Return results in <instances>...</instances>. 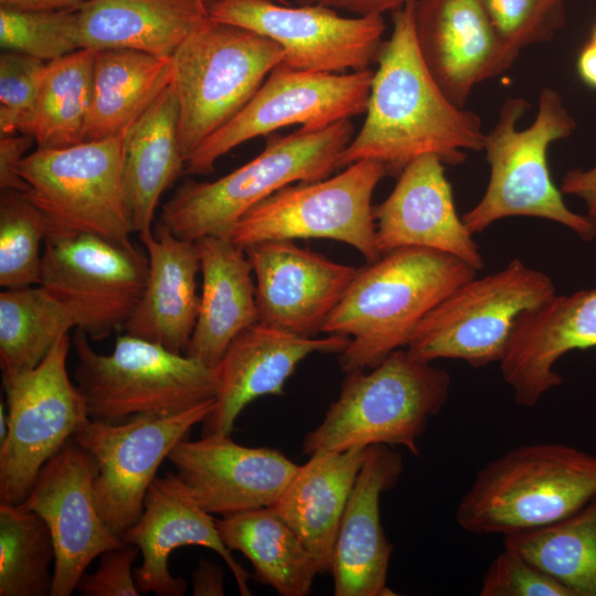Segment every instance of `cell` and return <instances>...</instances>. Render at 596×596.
<instances>
[{"instance_id":"obj_28","label":"cell","mask_w":596,"mask_h":596,"mask_svg":"<svg viewBox=\"0 0 596 596\" xmlns=\"http://www.w3.org/2000/svg\"><path fill=\"white\" fill-rule=\"evenodd\" d=\"M365 449L311 454L305 465L298 466L273 505L300 538L319 574L331 571L340 523Z\"/></svg>"},{"instance_id":"obj_10","label":"cell","mask_w":596,"mask_h":596,"mask_svg":"<svg viewBox=\"0 0 596 596\" xmlns=\"http://www.w3.org/2000/svg\"><path fill=\"white\" fill-rule=\"evenodd\" d=\"M554 294L547 274L513 258L457 287L419 322L405 349L425 362L455 359L476 369L500 362L518 317Z\"/></svg>"},{"instance_id":"obj_29","label":"cell","mask_w":596,"mask_h":596,"mask_svg":"<svg viewBox=\"0 0 596 596\" xmlns=\"http://www.w3.org/2000/svg\"><path fill=\"white\" fill-rule=\"evenodd\" d=\"M209 19L201 0H87L78 8L79 49L172 57Z\"/></svg>"},{"instance_id":"obj_30","label":"cell","mask_w":596,"mask_h":596,"mask_svg":"<svg viewBox=\"0 0 596 596\" xmlns=\"http://www.w3.org/2000/svg\"><path fill=\"white\" fill-rule=\"evenodd\" d=\"M178 119V99L171 79L126 134L124 183L138 234L152 230L162 193L185 170Z\"/></svg>"},{"instance_id":"obj_36","label":"cell","mask_w":596,"mask_h":596,"mask_svg":"<svg viewBox=\"0 0 596 596\" xmlns=\"http://www.w3.org/2000/svg\"><path fill=\"white\" fill-rule=\"evenodd\" d=\"M54 560L44 520L22 502H0V596L50 595Z\"/></svg>"},{"instance_id":"obj_40","label":"cell","mask_w":596,"mask_h":596,"mask_svg":"<svg viewBox=\"0 0 596 596\" xmlns=\"http://www.w3.org/2000/svg\"><path fill=\"white\" fill-rule=\"evenodd\" d=\"M47 62L4 51L0 55V136L19 132L30 115Z\"/></svg>"},{"instance_id":"obj_35","label":"cell","mask_w":596,"mask_h":596,"mask_svg":"<svg viewBox=\"0 0 596 596\" xmlns=\"http://www.w3.org/2000/svg\"><path fill=\"white\" fill-rule=\"evenodd\" d=\"M71 312L36 285L0 292V365L2 373L35 368L71 328Z\"/></svg>"},{"instance_id":"obj_7","label":"cell","mask_w":596,"mask_h":596,"mask_svg":"<svg viewBox=\"0 0 596 596\" xmlns=\"http://www.w3.org/2000/svg\"><path fill=\"white\" fill-rule=\"evenodd\" d=\"M284 55L272 39L211 19L181 44L171 60L185 161L251 100Z\"/></svg>"},{"instance_id":"obj_33","label":"cell","mask_w":596,"mask_h":596,"mask_svg":"<svg viewBox=\"0 0 596 596\" xmlns=\"http://www.w3.org/2000/svg\"><path fill=\"white\" fill-rule=\"evenodd\" d=\"M95 51L78 49L43 71L34 106L19 128L42 149H57L84 142Z\"/></svg>"},{"instance_id":"obj_32","label":"cell","mask_w":596,"mask_h":596,"mask_svg":"<svg viewBox=\"0 0 596 596\" xmlns=\"http://www.w3.org/2000/svg\"><path fill=\"white\" fill-rule=\"evenodd\" d=\"M224 544L253 564L255 578L281 596H305L319 574L311 554L273 507L249 509L216 520Z\"/></svg>"},{"instance_id":"obj_16","label":"cell","mask_w":596,"mask_h":596,"mask_svg":"<svg viewBox=\"0 0 596 596\" xmlns=\"http://www.w3.org/2000/svg\"><path fill=\"white\" fill-rule=\"evenodd\" d=\"M209 18L248 29L284 50L281 64L299 71L344 73L376 62L386 29L383 15L341 17L320 4L292 7L275 0H213Z\"/></svg>"},{"instance_id":"obj_11","label":"cell","mask_w":596,"mask_h":596,"mask_svg":"<svg viewBox=\"0 0 596 596\" xmlns=\"http://www.w3.org/2000/svg\"><path fill=\"white\" fill-rule=\"evenodd\" d=\"M385 175L382 163L361 160L334 177L284 187L243 214L230 238L242 248L265 241L328 238L354 247L366 262L376 260L381 254L371 202Z\"/></svg>"},{"instance_id":"obj_50","label":"cell","mask_w":596,"mask_h":596,"mask_svg":"<svg viewBox=\"0 0 596 596\" xmlns=\"http://www.w3.org/2000/svg\"><path fill=\"white\" fill-rule=\"evenodd\" d=\"M592 42H594L596 44V25L593 30V34H592V39H590Z\"/></svg>"},{"instance_id":"obj_24","label":"cell","mask_w":596,"mask_h":596,"mask_svg":"<svg viewBox=\"0 0 596 596\" xmlns=\"http://www.w3.org/2000/svg\"><path fill=\"white\" fill-rule=\"evenodd\" d=\"M350 338L337 334L301 338L255 323L230 343L214 368V407L202 423V436L230 435L236 418L252 401L283 395L286 380L308 355L338 353Z\"/></svg>"},{"instance_id":"obj_20","label":"cell","mask_w":596,"mask_h":596,"mask_svg":"<svg viewBox=\"0 0 596 596\" xmlns=\"http://www.w3.org/2000/svg\"><path fill=\"white\" fill-rule=\"evenodd\" d=\"M167 459L199 504L221 517L273 507L298 468L279 450L242 446L222 434L182 439Z\"/></svg>"},{"instance_id":"obj_21","label":"cell","mask_w":596,"mask_h":596,"mask_svg":"<svg viewBox=\"0 0 596 596\" xmlns=\"http://www.w3.org/2000/svg\"><path fill=\"white\" fill-rule=\"evenodd\" d=\"M415 33L429 73L462 108L476 85L504 73L519 55L500 40L481 0H416Z\"/></svg>"},{"instance_id":"obj_18","label":"cell","mask_w":596,"mask_h":596,"mask_svg":"<svg viewBox=\"0 0 596 596\" xmlns=\"http://www.w3.org/2000/svg\"><path fill=\"white\" fill-rule=\"evenodd\" d=\"M244 251L256 279L257 322L301 338L322 333L359 270L289 240Z\"/></svg>"},{"instance_id":"obj_52","label":"cell","mask_w":596,"mask_h":596,"mask_svg":"<svg viewBox=\"0 0 596 596\" xmlns=\"http://www.w3.org/2000/svg\"><path fill=\"white\" fill-rule=\"evenodd\" d=\"M202 2H204L205 4L210 3L211 1L213 0H201Z\"/></svg>"},{"instance_id":"obj_19","label":"cell","mask_w":596,"mask_h":596,"mask_svg":"<svg viewBox=\"0 0 596 596\" xmlns=\"http://www.w3.org/2000/svg\"><path fill=\"white\" fill-rule=\"evenodd\" d=\"M121 539L136 545L142 554L141 565L134 570L140 594L184 595L187 582L171 574L168 558L178 547L198 545L217 553L231 570L241 594L252 595L247 583L249 574L222 541L216 520L199 504L177 473L155 478L146 493L140 518Z\"/></svg>"},{"instance_id":"obj_22","label":"cell","mask_w":596,"mask_h":596,"mask_svg":"<svg viewBox=\"0 0 596 596\" xmlns=\"http://www.w3.org/2000/svg\"><path fill=\"white\" fill-rule=\"evenodd\" d=\"M445 163L434 155L413 160L389 196L373 206L381 255L400 247H425L453 255L477 270L485 260L472 233L458 216Z\"/></svg>"},{"instance_id":"obj_34","label":"cell","mask_w":596,"mask_h":596,"mask_svg":"<svg viewBox=\"0 0 596 596\" xmlns=\"http://www.w3.org/2000/svg\"><path fill=\"white\" fill-rule=\"evenodd\" d=\"M503 546L551 575L573 596H596V496L552 524L504 535Z\"/></svg>"},{"instance_id":"obj_9","label":"cell","mask_w":596,"mask_h":596,"mask_svg":"<svg viewBox=\"0 0 596 596\" xmlns=\"http://www.w3.org/2000/svg\"><path fill=\"white\" fill-rule=\"evenodd\" d=\"M126 134L57 149L36 148L21 163L28 195L43 212L46 238L92 234L134 246L124 183Z\"/></svg>"},{"instance_id":"obj_43","label":"cell","mask_w":596,"mask_h":596,"mask_svg":"<svg viewBox=\"0 0 596 596\" xmlns=\"http://www.w3.org/2000/svg\"><path fill=\"white\" fill-rule=\"evenodd\" d=\"M33 139L24 134L20 136L2 135L0 137V189L28 192V184L21 175V163L24 153Z\"/></svg>"},{"instance_id":"obj_1","label":"cell","mask_w":596,"mask_h":596,"mask_svg":"<svg viewBox=\"0 0 596 596\" xmlns=\"http://www.w3.org/2000/svg\"><path fill=\"white\" fill-rule=\"evenodd\" d=\"M392 22L376 58L365 119L341 155L339 168L374 160L397 178L424 155L461 164L467 151L482 150L480 117L455 105L429 73L417 45L415 1L393 11Z\"/></svg>"},{"instance_id":"obj_13","label":"cell","mask_w":596,"mask_h":596,"mask_svg":"<svg viewBox=\"0 0 596 596\" xmlns=\"http://www.w3.org/2000/svg\"><path fill=\"white\" fill-rule=\"evenodd\" d=\"M373 73H317L277 65L251 100L188 157L185 172L209 174L241 143L287 126L318 131L364 114Z\"/></svg>"},{"instance_id":"obj_31","label":"cell","mask_w":596,"mask_h":596,"mask_svg":"<svg viewBox=\"0 0 596 596\" xmlns=\"http://www.w3.org/2000/svg\"><path fill=\"white\" fill-rule=\"evenodd\" d=\"M171 79V57L128 49L95 51L84 141L127 134Z\"/></svg>"},{"instance_id":"obj_38","label":"cell","mask_w":596,"mask_h":596,"mask_svg":"<svg viewBox=\"0 0 596 596\" xmlns=\"http://www.w3.org/2000/svg\"><path fill=\"white\" fill-rule=\"evenodd\" d=\"M0 45L45 62L79 49L78 9L22 11L0 8Z\"/></svg>"},{"instance_id":"obj_12","label":"cell","mask_w":596,"mask_h":596,"mask_svg":"<svg viewBox=\"0 0 596 596\" xmlns=\"http://www.w3.org/2000/svg\"><path fill=\"white\" fill-rule=\"evenodd\" d=\"M68 334L33 369L2 373L9 429L0 445V502L21 503L43 466L91 419L67 373Z\"/></svg>"},{"instance_id":"obj_45","label":"cell","mask_w":596,"mask_h":596,"mask_svg":"<svg viewBox=\"0 0 596 596\" xmlns=\"http://www.w3.org/2000/svg\"><path fill=\"white\" fill-rule=\"evenodd\" d=\"M302 4H320L334 10H344L355 15H383L416 0H298Z\"/></svg>"},{"instance_id":"obj_17","label":"cell","mask_w":596,"mask_h":596,"mask_svg":"<svg viewBox=\"0 0 596 596\" xmlns=\"http://www.w3.org/2000/svg\"><path fill=\"white\" fill-rule=\"evenodd\" d=\"M97 475L96 459L71 439L43 466L22 502L44 520L53 539L50 596H70L95 557L125 543L97 510Z\"/></svg>"},{"instance_id":"obj_8","label":"cell","mask_w":596,"mask_h":596,"mask_svg":"<svg viewBox=\"0 0 596 596\" xmlns=\"http://www.w3.org/2000/svg\"><path fill=\"white\" fill-rule=\"evenodd\" d=\"M76 385L91 419L117 423L135 415L175 414L214 398L213 368L131 334L116 339L110 354H99L77 329Z\"/></svg>"},{"instance_id":"obj_5","label":"cell","mask_w":596,"mask_h":596,"mask_svg":"<svg viewBox=\"0 0 596 596\" xmlns=\"http://www.w3.org/2000/svg\"><path fill=\"white\" fill-rule=\"evenodd\" d=\"M450 384L446 370L414 359L406 349L368 372H347L323 421L305 436L304 454L387 445L418 455L417 440L445 406Z\"/></svg>"},{"instance_id":"obj_4","label":"cell","mask_w":596,"mask_h":596,"mask_svg":"<svg viewBox=\"0 0 596 596\" xmlns=\"http://www.w3.org/2000/svg\"><path fill=\"white\" fill-rule=\"evenodd\" d=\"M596 496V455L560 443L524 445L486 464L456 509L459 526L502 536L552 524Z\"/></svg>"},{"instance_id":"obj_49","label":"cell","mask_w":596,"mask_h":596,"mask_svg":"<svg viewBox=\"0 0 596 596\" xmlns=\"http://www.w3.org/2000/svg\"><path fill=\"white\" fill-rule=\"evenodd\" d=\"M7 405L0 404V445L6 440L9 429V417Z\"/></svg>"},{"instance_id":"obj_27","label":"cell","mask_w":596,"mask_h":596,"mask_svg":"<svg viewBox=\"0 0 596 596\" xmlns=\"http://www.w3.org/2000/svg\"><path fill=\"white\" fill-rule=\"evenodd\" d=\"M196 245L202 290L184 354L214 369L234 338L257 323L256 287L244 248L230 237L206 236Z\"/></svg>"},{"instance_id":"obj_2","label":"cell","mask_w":596,"mask_h":596,"mask_svg":"<svg viewBox=\"0 0 596 596\" xmlns=\"http://www.w3.org/2000/svg\"><path fill=\"white\" fill-rule=\"evenodd\" d=\"M478 270L430 248L400 247L359 268L322 333L350 338L341 369L369 370L405 349L419 322Z\"/></svg>"},{"instance_id":"obj_51","label":"cell","mask_w":596,"mask_h":596,"mask_svg":"<svg viewBox=\"0 0 596 596\" xmlns=\"http://www.w3.org/2000/svg\"><path fill=\"white\" fill-rule=\"evenodd\" d=\"M275 1H277L279 3H283V4H290L291 0H275Z\"/></svg>"},{"instance_id":"obj_23","label":"cell","mask_w":596,"mask_h":596,"mask_svg":"<svg viewBox=\"0 0 596 596\" xmlns=\"http://www.w3.org/2000/svg\"><path fill=\"white\" fill-rule=\"evenodd\" d=\"M596 347V288L556 295L522 312L500 360L502 379L514 400L535 406L563 383L554 365L565 353Z\"/></svg>"},{"instance_id":"obj_14","label":"cell","mask_w":596,"mask_h":596,"mask_svg":"<svg viewBox=\"0 0 596 596\" xmlns=\"http://www.w3.org/2000/svg\"><path fill=\"white\" fill-rule=\"evenodd\" d=\"M214 407V398L170 414L135 415L125 423L89 419L72 437L98 464L97 510L117 535L141 515L146 493L173 447Z\"/></svg>"},{"instance_id":"obj_3","label":"cell","mask_w":596,"mask_h":596,"mask_svg":"<svg viewBox=\"0 0 596 596\" xmlns=\"http://www.w3.org/2000/svg\"><path fill=\"white\" fill-rule=\"evenodd\" d=\"M529 107L522 97L508 98L497 124L485 134L482 150L490 167L489 182L479 202L461 219L475 234L509 216L539 217L562 224L590 242L596 238V221L567 207L547 162L551 143L570 137L576 123L561 95L546 87L540 93L533 123L519 130L517 124Z\"/></svg>"},{"instance_id":"obj_41","label":"cell","mask_w":596,"mask_h":596,"mask_svg":"<svg viewBox=\"0 0 596 596\" xmlns=\"http://www.w3.org/2000/svg\"><path fill=\"white\" fill-rule=\"evenodd\" d=\"M479 595L573 596L558 581L508 547H504L489 565Z\"/></svg>"},{"instance_id":"obj_46","label":"cell","mask_w":596,"mask_h":596,"mask_svg":"<svg viewBox=\"0 0 596 596\" xmlns=\"http://www.w3.org/2000/svg\"><path fill=\"white\" fill-rule=\"evenodd\" d=\"M193 595H224L223 571L216 564L200 560L192 574Z\"/></svg>"},{"instance_id":"obj_6","label":"cell","mask_w":596,"mask_h":596,"mask_svg":"<svg viewBox=\"0 0 596 596\" xmlns=\"http://www.w3.org/2000/svg\"><path fill=\"white\" fill-rule=\"evenodd\" d=\"M353 136L348 119L318 131L299 128L268 138L262 152L224 177L181 184L164 203L158 223L193 242L230 237L242 215L264 199L292 183L326 179L339 169Z\"/></svg>"},{"instance_id":"obj_37","label":"cell","mask_w":596,"mask_h":596,"mask_svg":"<svg viewBox=\"0 0 596 596\" xmlns=\"http://www.w3.org/2000/svg\"><path fill=\"white\" fill-rule=\"evenodd\" d=\"M49 225L26 192L0 193V286L3 289L39 285L41 243Z\"/></svg>"},{"instance_id":"obj_42","label":"cell","mask_w":596,"mask_h":596,"mask_svg":"<svg viewBox=\"0 0 596 596\" xmlns=\"http://www.w3.org/2000/svg\"><path fill=\"white\" fill-rule=\"evenodd\" d=\"M139 549L125 542L100 554L99 566L93 574L84 573L76 590L82 596H138L132 563Z\"/></svg>"},{"instance_id":"obj_26","label":"cell","mask_w":596,"mask_h":596,"mask_svg":"<svg viewBox=\"0 0 596 596\" xmlns=\"http://www.w3.org/2000/svg\"><path fill=\"white\" fill-rule=\"evenodd\" d=\"M138 235L147 252L148 274L142 295L124 330L184 354L200 305L196 242L180 238L159 223L155 230Z\"/></svg>"},{"instance_id":"obj_47","label":"cell","mask_w":596,"mask_h":596,"mask_svg":"<svg viewBox=\"0 0 596 596\" xmlns=\"http://www.w3.org/2000/svg\"><path fill=\"white\" fill-rule=\"evenodd\" d=\"M87 0H0V8L22 11L78 9Z\"/></svg>"},{"instance_id":"obj_44","label":"cell","mask_w":596,"mask_h":596,"mask_svg":"<svg viewBox=\"0 0 596 596\" xmlns=\"http://www.w3.org/2000/svg\"><path fill=\"white\" fill-rule=\"evenodd\" d=\"M563 194L575 195L584 201L587 215L596 221V164L587 170L573 169L562 178Z\"/></svg>"},{"instance_id":"obj_48","label":"cell","mask_w":596,"mask_h":596,"mask_svg":"<svg viewBox=\"0 0 596 596\" xmlns=\"http://www.w3.org/2000/svg\"><path fill=\"white\" fill-rule=\"evenodd\" d=\"M577 71L585 84L596 88V44L589 41L581 51Z\"/></svg>"},{"instance_id":"obj_39","label":"cell","mask_w":596,"mask_h":596,"mask_svg":"<svg viewBox=\"0 0 596 596\" xmlns=\"http://www.w3.org/2000/svg\"><path fill=\"white\" fill-rule=\"evenodd\" d=\"M500 40L520 54L550 41L565 23L564 0H481Z\"/></svg>"},{"instance_id":"obj_15","label":"cell","mask_w":596,"mask_h":596,"mask_svg":"<svg viewBox=\"0 0 596 596\" xmlns=\"http://www.w3.org/2000/svg\"><path fill=\"white\" fill-rule=\"evenodd\" d=\"M148 264L135 246L96 235L46 238L39 286L71 312L77 329L98 340L124 328L142 295Z\"/></svg>"},{"instance_id":"obj_25","label":"cell","mask_w":596,"mask_h":596,"mask_svg":"<svg viewBox=\"0 0 596 596\" xmlns=\"http://www.w3.org/2000/svg\"><path fill=\"white\" fill-rule=\"evenodd\" d=\"M404 469L387 445L366 447L334 543L330 573L336 596H394L387 586L393 544L381 524L380 499Z\"/></svg>"}]
</instances>
